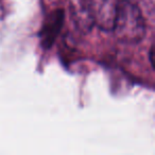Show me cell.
I'll use <instances>...</instances> for the list:
<instances>
[{
    "instance_id": "6da1fadb",
    "label": "cell",
    "mask_w": 155,
    "mask_h": 155,
    "mask_svg": "<svg viewBox=\"0 0 155 155\" xmlns=\"http://www.w3.org/2000/svg\"><path fill=\"white\" fill-rule=\"evenodd\" d=\"M112 30L119 41L138 44L146 35V21L139 8L131 0H118Z\"/></svg>"
},
{
    "instance_id": "7a4b0ae2",
    "label": "cell",
    "mask_w": 155,
    "mask_h": 155,
    "mask_svg": "<svg viewBox=\"0 0 155 155\" xmlns=\"http://www.w3.org/2000/svg\"><path fill=\"white\" fill-rule=\"evenodd\" d=\"M71 19L81 32L86 33L95 26L91 0H69Z\"/></svg>"
},
{
    "instance_id": "3957f363",
    "label": "cell",
    "mask_w": 155,
    "mask_h": 155,
    "mask_svg": "<svg viewBox=\"0 0 155 155\" xmlns=\"http://www.w3.org/2000/svg\"><path fill=\"white\" fill-rule=\"evenodd\" d=\"M91 8L95 25L102 30H112L117 9V0H91Z\"/></svg>"
},
{
    "instance_id": "277c9868",
    "label": "cell",
    "mask_w": 155,
    "mask_h": 155,
    "mask_svg": "<svg viewBox=\"0 0 155 155\" xmlns=\"http://www.w3.org/2000/svg\"><path fill=\"white\" fill-rule=\"evenodd\" d=\"M64 20V12L63 10H58L47 19L46 24L44 25L41 31V44L45 48L51 47L53 41H55L56 36L58 35L61 27Z\"/></svg>"
}]
</instances>
